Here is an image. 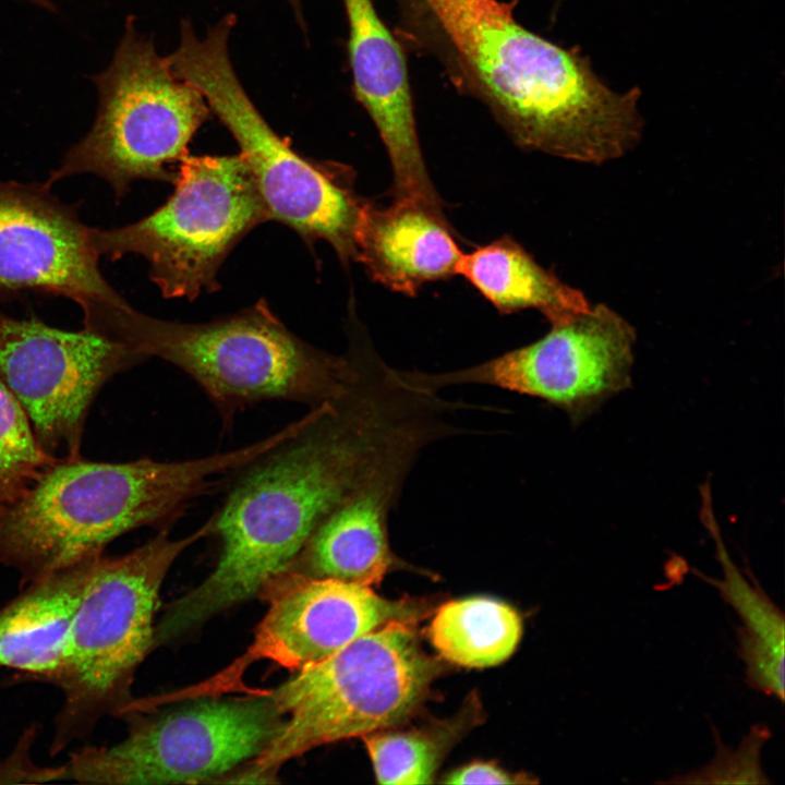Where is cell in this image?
<instances>
[{
  "label": "cell",
  "mask_w": 785,
  "mask_h": 785,
  "mask_svg": "<svg viewBox=\"0 0 785 785\" xmlns=\"http://www.w3.org/2000/svg\"><path fill=\"white\" fill-rule=\"evenodd\" d=\"M355 377L300 431L239 469L212 517L220 555L210 575L172 602L167 630L183 635L259 593L287 571L339 504L400 449L456 433V403L413 384L357 336Z\"/></svg>",
  "instance_id": "obj_1"
},
{
  "label": "cell",
  "mask_w": 785,
  "mask_h": 785,
  "mask_svg": "<svg viewBox=\"0 0 785 785\" xmlns=\"http://www.w3.org/2000/svg\"><path fill=\"white\" fill-rule=\"evenodd\" d=\"M399 29L450 82L483 102L514 142L602 164L640 140V89L612 90L577 48L527 29L497 0H397Z\"/></svg>",
  "instance_id": "obj_2"
},
{
  "label": "cell",
  "mask_w": 785,
  "mask_h": 785,
  "mask_svg": "<svg viewBox=\"0 0 785 785\" xmlns=\"http://www.w3.org/2000/svg\"><path fill=\"white\" fill-rule=\"evenodd\" d=\"M275 445L273 436L183 461L59 460L0 510V564L22 583L100 555L118 536L166 524Z\"/></svg>",
  "instance_id": "obj_3"
},
{
  "label": "cell",
  "mask_w": 785,
  "mask_h": 785,
  "mask_svg": "<svg viewBox=\"0 0 785 785\" xmlns=\"http://www.w3.org/2000/svg\"><path fill=\"white\" fill-rule=\"evenodd\" d=\"M109 338L182 370L226 421L265 400L316 407L346 392L357 374L350 351L336 355L307 343L263 299L205 323L156 318L130 307Z\"/></svg>",
  "instance_id": "obj_4"
},
{
  "label": "cell",
  "mask_w": 785,
  "mask_h": 785,
  "mask_svg": "<svg viewBox=\"0 0 785 785\" xmlns=\"http://www.w3.org/2000/svg\"><path fill=\"white\" fill-rule=\"evenodd\" d=\"M416 621L391 620L266 689L288 718L234 782L271 783L283 763L313 748L412 715L442 671L420 645Z\"/></svg>",
  "instance_id": "obj_5"
},
{
  "label": "cell",
  "mask_w": 785,
  "mask_h": 785,
  "mask_svg": "<svg viewBox=\"0 0 785 785\" xmlns=\"http://www.w3.org/2000/svg\"><path fill=\"white\" fill-rule=\"evenodd\" d=\"M212 530L210 518L185 538L172 540L161 532L125 555L96 557L50 681L63 695L50 756L87 737L102 716L122 715L132 701V675L154 645L166 575L185 548Z\"/></svg>",
  "instance_id": "obj_6"
},
{
  "label": "cell",
  "mask_w": 785,
  "mask_h": 785,
  "mask_svg": "<svg viewBox=\"0 0 785 785\" xmlns=\"http://www.w3.org/2000/svg\"><path fill=\"white\" fill-rule=\"evenodd\" d=\"M237 22L228 14L198 38L188 20L180 44L167 57L173 72L196 87L212 113L240 148L270 220L281 222L307 245L327 242L342 264L355 262V231L363 200L350 168L301 156L267 123L232 67L229 37Z\"/></svg>",
  "instance_id": "obj_7"
},
{
  "label": "cell",
  "mask_w": 785,
  "mask_h": 785,
  "mask_svg": "<svg viewBox=\"0 0 785 785\" xmlns=\"http://www.w3.org/2000/svg\"><path fill=\"white\" fill-rule=\"evenodd\" d=\"M93 81L95 122L45 183L90 173L106 180L117 200L136 180L173 183L190 142L212 116L202 93L173 72L132 17L110 65Z\"/></svg>",
  "instance_id": "obj_8"
},
{
  "label": "cell",
  "mask_w": 785,
  "mask_h": 785,
  "mask_svg": "<svg viewBox=\"0 0 785 785\" xmlns=\"http://www.w3.org/2000/svg\"><path fill=\"white\" fill-rule=\"evenodd\" d=\"M172 184V194L153 213L119 228L88 227V241L98 256L112 261L143 256L164 298L193 301L220 288L218 273L228 255L270 218L240 154L186 155Z\"/></svg>",
  "instance_id": "obj_9"
},
{
  "label": "cell",
  "mask_w": 785,
  "mask_h": 785,
  "mask_svg": "<svg viewBox=\"0 0 785 785\" xmlns=\"http://www.w3.org/2000/svg\"><path fill=\"white\" fill-rule=\"evenodd\" d=\"M193 700L137 718L128 736L110 747L78 749L62 766L63 778L107 785L208 782L254 759L283 722L266 689Z\"/></svg>",
  "instance_id": "obj_10"
},
{
  "label": "cell",
  "mask_w": 785,
  "mask_h": 785,
  "mask_svg": "<svg viewBox=\"0 0 785 785\" xmlns=\"http://www.w3.org/2000/svg\"><path fill=\"white\" fill-rule=\"evenodd\" d=\"M635 328L597 304L552 325L542 338L480 364L445 373L409 372L430 391L490 385L546 401L578 422L630 383Z\"/></svg>",
  "instance_id": "obj_11"
},
{
  "label": "cell",
  "mask_w": 785,
  "mask_h": 785,
  "mask_svg": "<svg viewBox=\"0 0 785 785\" xmlns=\"http://www.w3.org/2000/svg\"><path fill=\"white\" fill-rule=\"evenodd\" d=\"M145 360L85 327L67 331L0 310V378L24 408L40 447L57 459L82 458L96 396L114 375Z\"/></svg>",
  "instance_id": "obj_12"
},
{
  "label": "cell",
  "mask_w": 785,
  "mask_h": 785,
  "mask_svg": "<svg viewBox=\"0 0 785 785\" xmlns=\"http://www.w3.org/2000/svg\"><path fill=\"white\" fill-rule=\"evenodd\" d=\"M259 593L268 608L246 651L209 679L160 696L162 703L243 692L244 673L258 661L298 672L391 620H418L424 612L416 603L382 597L367 585L290 569Z\"/></svg>",
  "instance_id": "obj_13"
},
{
  "label": "cell",
  "mask_w": 785,
  "mask_h": 785,
  "mask_svg": "<svg viewBox=\"0 0 785 785\" xmlns=\"http://www.w3.org/2000/svg\"><path fill=\"white\" fill-rule=\"evenodd\" d=\"M46 183L0 181V297L32 290L76 302L104 335L131 306L101 275L76 210Z\"/></svg>",
  "instance_id": "obj_14"
},
{
  "label": "cell",
  "mask_w": 785,
  "mask_h": 785,
  "mask_svg": "<svg viewBox=\"0 0 785 785\" xmlns=\"http://www.w3.org/2000/svg\"><path fill=\"white\" fill-rule=\"evenodd\" d=\"M342 2L349 26L353 90L387 150L392 200L409 198L443 209L421 152L400 43L379 16L373 0Z\"/></svg>",
  "instance_id": "obj_15"
},
{
  "label": "cell",
  "mask_w": 785,
  "mask_h": 785,
  "mask_svg": "<svg viewBox=\"0 0 785 785\" xmlns=\"http://www.w3.org/2000/svg\"><path fill=\"white\" fill-rule=\"evenodd\" d=\"M422 449L412 445L392 455L321 521L289 569L367 587L379 583L396 561L388 516Z\"/></svg>",
  "instance_id": "obj_16"
},
{
  "label": "cell",
  "mask_w": 785,
  "mask_h": 785,
  "mask_svg": "<svg viewBox=\"0 0 785 785\" xmlns=\"http://www.w3.org/2000/svg\"><path fill=\"white\" fill-rule=\"evenodd\" d=\"M355 262L373 280L414 297L427 282L457 275L461 258L443 210L419 201H364L355 231Z\"/></svg>",
  "instance_id": "obj_17"
},
{
  "label": "cell",
  "mask_w": 785,
  "mask_h": 785,
  "mask_svg": "<svg viewBox=\"0 0 785 785\" xmlns=\"http://www.w3.org/2000/svg\"><path fill=\"white\" fill-rule=\"evenodd\" d=\"M97 556L28 583L0 609V667L52 680Z\"/></svg>",
  "instance_id": "obj_18"
},
{
  "label": "cell",
  "mask_w": 785,
  "mask_h": 785,
  "mask_svg": "<svg viewBox=\"0 0 785 785\" xmlns=\"http://www.w3.org/2000/svg\"><path fill=\"white\" fill-rule=\"evenodd\" d=\"M457 274L500 313L541 312L551 325L567 322L591 305L577 289L542 267L509 237L461 255Z\"/></svg>",
  "instance_id": "obj_19"
},
{
  "label": "cell",
  "mask_w": 785,
  "mask_h": 785,
  "mask_svg": "<svg viewBox=\"0 0 785 785\" xmlns=\"http://www.w3.org/2000/svg\"><path fill=\"white\" fill-rule=\"evenodd\" d=\"M701 517L713 538L716 557L722 565L723 579L704 577L715 585L725 601L739 614L742 626L738 631L740 655L747 667V680L752 688L784 700V617L758 585H750L730 560L722 542L713 516L709 493L702 494Z\"/></svg>",
  "instance_id": "obj_20"
},
{
  "label": "cell",
  "mask_w": 785,
  "mask_h": 785,
  "mask_svg": "<svg viewBox=\"0 0 785 785\" xmlns=\"http://www.w3.org/2000/svg\"><path fill=\"white\" fill-rule=\"evenodd\" d=\"M522 635L519 614L490 597H469L442 605L428 627V638L448 662L488 667L507 660Z\"/></svg>",
  "instance_id": "obj_21"
},
{
  "label": "cell",
  "mask_w": 785,
  "mask_h": 785,
  "mask_svg": "<svg viewBox=\"0 0 785 785\" xmlns=\"http://www.w3.org/2000/svg\"><path fill=\"white\" fill-rule=\"evenodd\" d=\"M59 460L40 447L24 408L0 378V510Z\"/></svg>",
  "instance_id": "obj_22"
},
{
  "label": "cell",
  "mask_w": 785,
  "mask_h": 785,
  "mask_svg": "<svg viewBox=\"0 0 785 785\" xmlns=\"http://www.w3.org/2000/svg\"><path fill=\"white\" fill-rule=\"evenodd\" d=\"M379 784H428L442 758L443 748L422 732H387L363 736Z\"/></svg>",
  "instance_id": "obj_23"
},
{
  "label": "cell",
  "mask_w": 785,
  "mask_h": 785,
  "mask_svg": "<svg viewBox=\"0 0 785 785\" xmlns=\"http://www.w3.org/2000/svg\"><path fill=\"white\" fill-rule=\"evenodd\" d=\"M521 776L507 773L495 764L473 762L451 772L445 780L447 784H515L526 783ZM529 783V782H528Z\"/></svg>",
  "instance_id": "obj_24"
},
{
  "label": "cell",
  "mask_w": 785,
  "mask_h": 785,
  "mask_svg": "<svg viewBox=\"0 0 785 785\" xmlns=\"http://www.w3.org/2000/svg\"><path fill=\"white\" fill-rule=\"evenodd\" d=\"M288 1L294 11V13L298 17V22L300 23L301 27H304L301 0H288Z\"/></svg>",
  "instance_id": "obj_25"
},
{
  "label": "cell",
  "mask_w": 785,
  "mask_h": 785,
  "mask_svg": "<svg viewBox=\"0 0 785 785\" xmlns=\"http://www.w3.org/2000/svg\"><path fill=\"white\" fill-rule=\"evenodd\" d=\"M34 4L49 11H56V5L52 0H28Z\"/></svg>",
  "instance_id": "obj_26"
}]
</instances>
